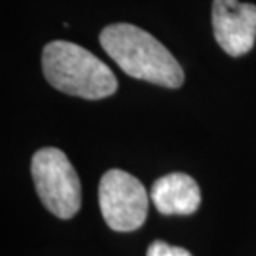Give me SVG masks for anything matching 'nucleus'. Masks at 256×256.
I'll use <instances>...</instances> for the list:
<instances>
[{"instance_id": "1", "label": "nucleus", "mask_w": 256, "mask_h": 256, "mask_svg": "<svg viewBox=\"0 0 256 256\" xmlns=\"http://www.w3.org/2000/svg\"><path fill=\"white\" fill-rule=\"evenodd\" d=\"M100 45L126 75L150 84L180 88L185 74L163 44L132 24H114L102 30Z\"/></svg>"}, {"instance_id": "3", "label": "nucleus", "mask_w": 256, "mask_h": 256, "mask_svg": "<svg viewBox=\"0 0 256 256\" xmlns=\"http://www.w3.org/2000/svg\"><path fill=\"white\" fill-rule=\"evenodd\" d=\"M32 178L44 206L55 216L68 220L82 206V185L66 155L54 146H45L32 156Z\"/></svg>"}, {"instance_id": "4", "label": "nucleus", "mask_w": 256, "mask_h": 256, "mask_svg": "<svg viewBox=\"0 0 256 256\" xmlns=\"http://www.w3.org/2000/svg\"><path fill=\"white\" fill-rule=\"evenodd\" d=\"M98 204L114 232H135L148 214V193L140 180L124 170L104 173L98 185Z\"/></svg>"}, {"instance_id": "5", "label": "nucleus", "mask_w": 256, "mask_h": 256, "mask_svg": "<svg viewBox=\"0 0 256 256\" xmlns=\"http://www.w3.org/2000/svg\"><path fill=\"white\" fill-rule=\"evenodd\" d=\"M213 34L218 45L232 57H242L256 42V5L240 0H213Z\"/></svg>"}, {"instance_id": "6", "label": "nucleus", "mask_w": 256, "mask_h": 256, "mask_svg": "<svg viewBox=\"0 0 256 256\" xmlns=\"http://www.w3.org/2000/svg\"><path fill=\"white\" fill-rule=\"evenodd\" d=\"M150 200L162 214H193L202 203V192L190 175L170 173L153 183Z\"/></svg>"}, {"instance_id": "7", "label": "nucleus", "mask_w": 256, "mask_h": 256, "mask_svg": "<svg viewBox=\"0 0 256 256\" xmlns=\"http://www.w3.org/2000/svg\"><path fill=\"white\" fill-rule=\"evenodd\" d=\"M146 256H193L188 250L182 248V246H172L165 242H153L150 246H148Z\"/></svg>"}, {"instance_id": "2", "label": "nucleus", "mask_w": 256, "mask_h": 256, "mask_svg": "<svg viewBox=\"0 0 256 256\" xmlns=\"http://www.w3.org/2000/svg\"><path fill=\"white\" fill-rule=\"evenodd\" d=\"M45 78L54 88L85 100H100L116 92V78L108 66L86 48L54 40L42 54Z\"/></svg>"}]
</instances>
